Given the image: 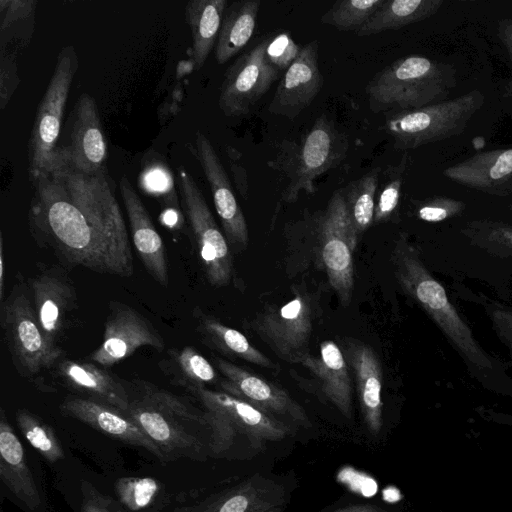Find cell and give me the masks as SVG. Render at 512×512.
Returning <instances> with one entry per match:
<instances>
[{
	"label": "cell",
	"instance_id": "obj_1",
	"mask_svg": "<svg viewBox=\"0 0 512 512\" xmlns=\"http://www.w3.org/2000/svg\"><path fill=\"white\" fill-rule=\"evenodd\" d=\"M29 176L28 225L39 247L51 249L64 267L133 275L128 229L106 172L90 176L69 167Z\"/></svg>",
	"mask_w": 512,
	"mask_h": 512
},
{
	"label": "cell",
	"instance_id": "obj_2",
	"mask_svg": "<svg viewBox=\"0 0 512 512\" xmlns=\"http://www.w3.org/2000/svg\"><path fill=\"white\" fill-rule=\"evenodd\" d=\"M391 263L402 292L437 326L462 360L470 378L485 390L512 396V377L507 365L480 345L447 290L426 266L405 232L394 241Z\"/></svg>",
	"mask_w": 512,
	"mask_h": 512
},
{
	"label": "cell",
	"instance_id": "obj_3",
	"mask_svg": "<svg viewBox=\"0 0 512 512\" xmlns=\"http://www.w3.org/2000/svg\"><path fill=\"white\" fill-rule=\"evenodd\" d=\"M432 271L452 281L475 280L497 299L512 298V220L493 216L463 217L444 226L432 241L416 245Z\"/></svg>",
	"mask_w": 512,
	"mask_h": 512
},
{
	"label": "cell",
	"instance_id": "obj_4",
	"mask_svg": "<svg viewBox=\"0 0 512 512\" xmlns=\"http://www.w3.org/2000/svg\"><path fill=\"white\" fill-rule=\"evenodd\" d=\"M456 84L452 66L420 55L399 58L376 74L366 92L374 112L419 109L443 99Z\"/></svg>",
	"mask_w": 512,
	"mask_h": 512
},
{
	"label": "cell",
	"instance_id": "obj_5",
	"mask_svg": "<svg viewBox=\"0 0 512 512\" xmlns=\"http://www.w3.org/2000/svg\"><path fill=\"white\" fill-rule=\"evenodd\" d=\"M79 62L72 45L63 47L38 105L28 143L29 174H55L71 166L68 147H58L62 119Z\"/></svg>",
	"mask_w": 512,
	"mask_h": 512
},
{
	"label": "cell",
	"instance_id": "obj_6",
	"mask_svg": "<svg viewBox=\"0 0 512 512\" xmlns=\"http://www.w3.org/2000/svg\"><path fill=\"white\" fill-rule=\"evenodd\" d=\"M0 323L12 363L25 378L52 370L64 350L52 347L37 320L27 282L21 274L9 295L0 302Z\"/></svg>",
	"mask_w": 512,
	"mask_h": 512
},
{
	"label": "cell",
	"instance_id": "obj_7",
	"mask_svg": "<svg viewBox=\"0 0 512 512\" xmlns=\"http://www.w3.org/2000/svg\"><path fill=\"white\" fill-rule=\"evenodd\" d=\"M205 407L211 429V450L220 454L244 435L252 445L261 447L267 441H279L292 432L291 425L271 417L251 404L224 391L206 387L188 390Z\"/></svg>",
	"mask_w": 512,
	"mask_h": 512
},
{
	"label": "cell",
	"instance_id": "obj_8",
	"mask_svg": "<svg viewBox=\"0 0 512 512\" xmlns=\"http://www.w3.org/2000/svg\"><path fill=\"white\" fill-rule=\"evenodd\" d=\"M483 102V94L473 90L419 109L390 112L384 128L397 149H414L460 134Z\"/></svg>",
	"mask_w": 512,
	"mask_h": 512
},
{
	"label": "cell",
	"instance_id": "obj_9",
	"mask_svg": "<svg viewBox=\"0 0 512 512\" xmlns=\"http://www.w3.org/2000/svg\"><path fill=\"white\" fill-rule=\"evenodd\" d=\"M178 188L205 277L214 287L227 286L233 277L230 246L218 227L201 189L182 166L178 170Z\"/></svg>",
	"mask_w": 512,
	"mask_h": 512
},
{
	"label": "cell",
	"instance_id": "obj_10",
	"mask_svg": "<svg viewBox=\"0 0 512 512\" xmlns=\"http://www.w3.org/2000/svg\"><path fill=\"white\" fill-rule=\"evenodd\" d=\"M357 241L342 190L335 191L321 223V255L329 283L344 306L349 305L352 298V254Z\"/></svg>",
	"mask_w": 512,
	"mask_h": 512
},
{
	"label": "cell",
	"instance_id": "obj_11",
	"mask_svg": "<svg viewBox=\"0 0 512 512\" xmlns=\"http://www.w3.org/2000/svg\"><path fill=\"white\" fill-rule=\"evenodd\" d=\"M270 37L240 55L226 70L218 104L229 117L248 114L277 80L279 70L267 56Z\"/></svg>",
	"mask_w": 512,
	"mask_h": 512
},
{
	"label": "cell",
	"instance_id": "obj_12",
	"mask_svg": "<svg viewBox=\"0 0 512 512\" xmlns=\"http://www.w3.org/2000/svg\"><path fill=\"white\" fill-rule=\"evenodd\" d=\"M33 307L46 341L54 348L71 325L78 309L76 289L65 267L39 263L27 280Z\"/></svg>",
	"mask_w": 512,
	"mask_h": 512
},
{
	"label": "cell",
	"instance_id": "obj_13",
	"mask_svg": "<svg viewBox=\"0 0 512 512\" xmlns=\"http://www.w3.org/2000/svg\"><path fill=\"white\" fill-rule=\"evenodd\" d=\"M254 331L282 359L296 363L306 353L312 332V305L298 291L286 303L266 308L251 323Z\"/></svg>",
	"mask_w": 512,
	"mask_h": 512
},
{
	"label": "cell",
	"instance_id": "obj_14",
	"mask_svg": "<svg viewBox=\"0 0 512 512\" xmlns=\"http://www.w3.org/2000/svg\"><path fill=\"white\" fill-rule=\"evenodd\" d=\"M347 142L326 115H321L305 135L283 192V201L295 202L300 191L312 194L314 181L346 155Z\"/></svg>",
	"mask_w": 512,
	"mask_h": 512
},
{
	"label": "cell",
	"instance_id": "obj_15",
	"mask_svg": "<svg viewBox=\"0 0 512 512\" xmlns=\"http://www.w3.org/2000/svg\"><path fill=\"white\" fill-rule=\"evenodd\" d=\"M142 346L162 351L165 342L154 325L136 309L122 302L110 301L102 343L89 355V359L102 367H111Z\"/></svg>",
	"mask_w": 512,
	"mask_h": 512
},
{
	"label": "cell",
	"instance_id": "obj_16",
	"mask_svg": "<svg viewBox=\"0 0 512 512\" xmlns=\"http://www.w3.org/2000/svg\"><path fill=\"white\" fill-rule=\"evenodd\" d=\"M214 362L224 377L220 381L222 391L289 425H310L304 409L279 386L220 357Z\"/></svg>",
	"mask_w": 512,
	"mask_h": 512
},
{
	"label": "cell",
	"instance_id": "obj_17",
	"mask_svg": "<svg viewBox=\"0 0 512 512\" xmlns=\"http://www.w3.org/2000/svg\"><path fill=\"white\" fill-rule=\"evenodd\" d=\"M195 147L225 238L230 247L243 249L248 244V227L224 166L212 143L201 131L196 132Z\"/></svg>",
	"mask_w": 512,
	"mask_h": 512
},
{
	"label": "cell",
	"instance_id": "obj_18",
	"mask_svg": "<svg viewBox=\"0 0 512 512\" xmlns=\"http://www.w3.org/2000/svg\"><path fill=\"white\" fill-rule=\"evenodd\" d=\"M62 415L76 419L124 443L145 449L163 463L166 454L127 413L80 396L67 397L59 406Z\"/></svg>",
	"mask_w": 512,
	"mask_h": 512
},
{
	"label": "cell",
	"instance_id": "obj_19",
	"mask_svg": "<svg viewBox=\"0 0 512 512\" xmlns=\"http://www.w3.org/2000/svg\"><path fill=\"white\" fill-rule=\"evenodd\" d=\"M323 85L318 63V41L312 40L301 50L285 71L268 111L293 120L316 98Z\"/></svg>",
	"mask_w": 512,
	"mask_h": 512
},
{
	"label": "cell",
	"instance_id": "obj_20",
	"mask_svg": "<svg viewBox=\"0 0 512 512\" xmlns=\"http://www.w3.org/2000/svg\"><path fill=\"white\" fill-rule=\"evenodd\" d=\"M288 500L289 492L283 483L255 474L191 506L186 512H284Z\"/></svg>",
	"mask_w": 512,
	"mask_h": 512
},
{
	"label": "cell",
	"instance_id": "obj_21",
	"mask_svg": "<svg viewBox=\"0 0 512 512\" xmlns=\"http://www.w3.org/2000/svg\"><path fill=\"white\" fill-rule=\"evenodd\" d=\"M68 147L75 171L90 176L105 173L107 143L95 99L82 93L74 106Z\"/></svg>",
	"mask_w": 512,
	"mask_h": 512
},
{
	"label": "cell",
	"instance_id": "obj_22",
	"mask_svg": "<svg viewBox=\"0 0 512 512\" xmlns=\"http://www.w3.org/2000/svg\"><path fill=\"white\" fill-rule=\"evenodd\" d=\"M119 185L136 252L148 274L157 283L167 287L168 264L163 240L130 180L123 175Z\"/></svg>",
	"mask_w": 512,
	"mask_h": 512
},
{
	"label": "cell",
	"instance_id": "obj_23",
	"mask_svg": "<svg viewBox=\"0 0 512 512\" xmlns=\"http://www.w3.org/2000/svg\"><path fill=\"white\" fill-rule=\"evenodd\" d=\"M126 413L170 461L179 456L199 461L206 459L202 441L189 433L179 423V419L140 399H130V406Z\"/></svg>",
	"mask_w": 512,
	"mask_h": 512
},
{
	"label": "cell",
	"instance_id": "obj_24",
	"mask_svg": "<svg viewBox=\"0 0 512 512\" xmlns=\"http://www.w3.org/2000/svg\"><path fill=\"white\" fill-rule=\"evenodd\" d=\"M52 370L64 387L80 397L128 411L130 396L125 383L94 363L61 359Z\"/></svg>",
	"mask_w": 512,
	"mask_h": 512
},
{
	"label": "cell",
	"instance_id": "obj_25",
	"mask_svg": "<svg viewBox=\"0 0 512 512\" xmlns=\"http://www.w3.org/2000/svg\"><path fill=\"white\" fill-rule=\"evenodd\" d=\"M346 356L355 376L363 421L377 435L383 426L381 362L370 346L357 340L346 341Z\"/></svg>",
	"mask_w": 512,
	"mask_h": 512
},
{
	"label": "cell",
	"instance_id": "obj_26",
	"mask_svg": "<svg viewBox=\"0 0 512 512\" xmlns=\"http://www.w3.org/2000/svg\"><path fill=\"white\" fill-rule=\"evenodd\" d=\"M316 376L324 395L346 417L352 415L351 380L348 364L333 340L322 341L319 355L304 354L297 362Z\"/></svg>",
	"mask_w": 512,
	"mask_h": 512
},
{
	"label": "cell",
	"instance_id": "obj_27",
	"mask_svg": "<svg viewBox=\"0 0 512 512\" xmlns=\"http://www.w3.org/2000/svg\"><path fill=\"white\" fill-rule=\"evenodd\" d=\"M0 478L4 485L32 511L42 504L41 495L29 469L23 445L1 409Z\"/></svg>",
	"mask_w": 512,
	"mask_h": 512
},
{
	"label": "cell",
	"instance_id": "obj_28",
	"mask_svg": "<svg viewBox=\"0 0 512 512\" xmlns=\"http://www.w3.org/2000/svg\"><path fill=\"white\" fill-rule=\"evenodd\" d=\"M444 175L461 185L489 194H501L512 179V148L484 151L449 166Z\"/></svg>",
	"mask_w": 512,
	"mask_h": 512
},
{
	"label": "cell",
	"instance_id": "obj_29",
	"mask_svg": "<svg viewBox=\"0 0 512 512\" xmlns=\"http://www.w3.org/2000/svg\"><path fill=\"white\" fill-rule=\"evenodd\" d=\"M193 315L196 320V331L204 345L227 357L239 358L265 368H276V365L254 347L240 331L226 326L199 308L194 309Z\"/></svg>",
	"mask_w": 512,
	"mask_h": 512
},
{
	"label": "cell",
	"instance_id": "obj_30",
	"mask_svg": "<svg viewBox=\"0 0 512 512\" xmlns=\"http://www.w3.org/2000/svg\"><path fill=\"white\" fill-rule=\"evenodd\" d=\"M227 6V0H190L185 6L192 37L191 55L197 69L215 48Z\"/></svg>",
	"mask_w": 512,
	"mask_h": 512
},
{
	"label": "cell",
	"instance_id": "obj_31",
	"mask_svg": "<svg viewBox=\"0 0 512 512\" xmlns=\"http://www.w3.org/2000/svg\"><path fill=\"white\" fill-rule=\"evenodd\" d=\"M260 5L257 0H241L227 6L214 48L218 64H224L236 56L250 41Z\"/></svg>",
	"mask_w": 512,
	"mask_h": 512
},
{
	"label": "cell",
	"instance_id": "obj_32",
	"mask_svg": "<svg viewBox=\"0 0 512 512\" xmlns=\"http://www.w3.org/2000/svg\"><path fill=\"white\" fill-rule=\"evenodd\" d=\"M442 4V0H385L355 34L370 36L400 29L434 15Z\"/></svg>",
	"mask_w": 512,
	"mask_h": 512
},
{
	"label": "cell",
	"instance_id": "obj_33",
	"mask_svg": "<svg viewBox=\"0 0 512 512\" xmlns=\"http://www.w3.org/2000/svg\"><path fill=\"white\" fill-rule=\"evenodd\" d=\"M159 367L171 381L187 391L205 387L218 380L213 365L193 346L170 349Z\"/></svg>",
	"mask_w": 512,
	"mask_h": 512
},
{
	"label": "cell",
	"instance_id": "obj_34",
	"mask_svg": "<svg viewBox=\"0 0 512 512\" xmlns=\"http://www.w3.org/2000/svg\"><path fill=\"white\" fill-rule=\"evenodd\" d=\"M452 296L481 308L499 341L507 348L512 364V305L484 292L471 289L465 282L451 281Z\"/></svg>",
	"mask_w": 512,
	"mask_h": 512
},
{
	"label": "cell",
	"instance_id": "obj_35",
	"mask_svg": "<svg viewBox=\"0 0 512 512\" xmlns=\"http://www.w3.org/2000/svg\"><path fill=\"white\" fill-rule=\"evenodd\" d=\"M379 172L380 169L377 167L352 181L342 190L349 218L357 237L374 224L375 195L379 185Z\"/></svg>",
	"mask_w": 512,
	"mask_h": 512
},
{
	"label": "cell",
	"instance_id": "obj_36",
	"mask_svg": "<svg viewBox=\"0 0 512 512\" xmlns=\"http://www.w3.org/2000/svg\"><path fill=\"white\" fill-rule=\"evenodd\" d=\"M35 0H1L0 33L1 51L15 42L26 46L33 34Z\"/></svg>",
	"mask_w": 512,
	"mask_h": 512
},
{
	"label": "cell",
	"instance_id": "obj_37",
	"mask_svg": "<svg viewBox=\"0 0 512 512\" xmlns=\"http://www.w3.org/2000/svg\"><path fill=\"white\" fill-rule=\"evenodd\" d=\"M16 420L28 443L48 462L55 463L64 458L63 449L49 424L26 409L17 411Z\"/></svg>",
	"mask_w": 512,
	"mask_h": 512
},
{
	"label": "cell",
	"instance_id": "obj_38",
	"mask_svg": "<svg viewBox=\"0 0 512 512\" xmlns=\"http://www.w3.org/2000/svg\"><path fill=\"white\" fill-rule=\"evenodd\" d=\"M385 0H341L322 15L321 22L342 31L357 32Z\"/></svg>",
	"mask_w": 512,
	"mask_h": 512
},
{
	"label": "cell",
	"instance_id": "obj_39",
	"mask_svg": "<svg viewBox=\"0 0 512 512\" xmlns=\"http://www.w3.org/2000/svg\"><path fill=\"white\" fill-rule=\"evenodd\" d=\"M140 400L172 415L179 420L196 422L208 426L206 412L201 413L174 394L145 381H134ZM209 427V426H208Z\"/></svg>",
	"mask_w": 512,
	"mask_h": 512
},
{
	"label": "cell",
	"instance_id": "obj_40",
	"mask_svg": "<svg viewBox=\"0 0 512 512\" xmlns=\"http://www.w3.org/2000/svg\"><path fill=\"white\" fill-rule=\"evenodd\" d=\"M118 502L129 511H140L153 503L159 484L151 477H122L115 484Z\"/></svg>",
	"mask_w": 512,
	"mask_h": 512
},
{
	"label": "cell",
	"instance_id": "obj_41",
	"mask_svg": "<svg viewBox=\"0 0 512 512\" xmlns=\"http://www.w3.org/2000/svg\"><path fill=\"white\" fill-rule=\"evenodd\" d=\"M467 204L463 200L445 196H433L419 202L415 208L418 220L444 226L465 217Z\"/></svg>",
	"mask_w": 512,
	"mask_h": 512
},
{
	"label": "cell",
	"instance_id": "obj_42",
	"mask_svg": "<svg viewBox=\"0 0 512 512\" xmlns=\"http://www.w3.org/2000/svg\"><path fill=\"white\" fill-rule=\"evenodd\" d=\"M405 168L403 161L394 177L389 178L382 186L375 203L374 223L379 224L388 221L398 208L400 191L402 186V172Z\"/></svg>",
	"mask_w": 512,
	"mask_h": 512
},
{
	"label": "cell",
	"instance_id": "obj_43",
	"mask_svg": "<svg viewBox=\"0 0 512 512\" xmlns=\"http://www.w3.org/2000/svg\"><path fill=\"white\" fill-rule=\"evenodd\" d=\"M301 48L293 41L288 33H280L270 37L267 46V56L271 63L282 71L293 63Z\"/></svg>",
	"mask_w": 512,
	"mask_h": 512
},
{
	"label": "cell",
	"instance_id": "obj_44",
	"mask_svg": "<svg viewBox=\"0 0 512 512\" xmlns=\"http://www.w3.org/2000/svg\"><path fill=\"white\" fill-rule=\"evenodd\" d=\"M81 492V512H127L118 501L102 494L89 482H83Z\"/></svg>",
	"mask_w": 512,
	"mask_h": 512
},
{
	"label": "cell",
	"instance_id": "obj_45",
	"mask_svg": "<svg viewBox=\"0 0 512 512\" xmlns=\"http://www.w3.org/2000/svg\"><path fill=\"white\" fill-rule=\"evenodd\" d=\"M16 55L12 51L1 52L0 60V107L4 110L15 91L19 78L17 74Z\"/></svg>",
	"mask_w": 512,
	"mask_h": 512
},
{
	"label": "cell",
	"instance_id": "obj_46",
	"mask_svg": "<svg viewBox=\"0 0 512 512\" xmlns=\"http://www.w3.org/2000/svg\"><path fill=\"white\" fill-rule=\"evenodd\" d=\"M498 36L506 46L512 61V19H504L499 22ZM505 97H512V80L507 84Z\"/></svg>",
	"mask_w": 512,
	"mask_h": 512
},
{
	"label": "cell",
	"instance_id": "obj_47",
	"mask_svg": "<svg viewBox=\"0 0 512 512\" xmlns=\"http://www.w3.org/2000/svg\"><path fill=\"white\" fill-rule=\"evenodd\" d=\"M334 512H387L385 509L374 505H351L335 510Z\"/></svg>",
	"mask_w": 512,
	"mask_h": 512
},
{
	"label": "cell",
	"instance_id": "obj_48",
	"mask_svg": "<svg viewBox=\"0 0 512 512\" xmlns=\"http://www.w3.org/2000/svg\"><path fill=\"white\" fill-rule=\"evenodd\" d=\"M4 243H3V235L2 232H0V302L4 299V271H5V265H4Z\"/></svg>",
	"mask_w": 512,
	"mask_h": 512
},
{
	"label": "cell",
	"instance_id": "obj_49",
	"mask_svg": "<svg viewBox=\"0 0 512 512\" xmlns=\"http://www.w3.org/2000/svg\"><path fill=\"white\" fill-rule=\"evenodd\" d=\"M508 209L512 211V202L508 205Z\"/></svg>",
	"mask_w": 512,
	"mask_h": 512
}]
</instances>
